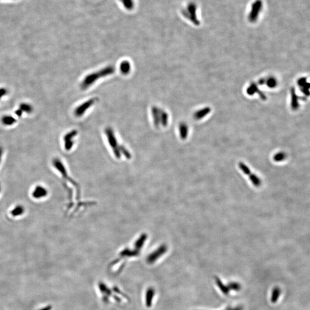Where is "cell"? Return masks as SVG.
Instances as JSON below:
<instances>
[{
    "instance_id": "1",
    "label": "cell",
    "mask_w": 310,
    "mask_h": 310,
    "mask_svg": "<svg viewBox=\"0 0 310 310\" xmlns=\"http://www.w3.org/2000/svg\"><path fill=\"white\" fill-rule=\"evenodd\" d=\"M238 166H239V167L240 168V169L243 172V173H244L249 176V179L255 187H259L261 186V181L260 179L256 175L252 174V172L250 171V169L247 166H246L244 163H243L242 162H240L238 164Z\"/></svg>"
},
{
    "instance_id": "2",
    "label": "cell",
    "mask_w": 310,
    "mask_h": 310,
    "mask_svg": "<svg viewBox=\"0 0 310 310\" xmlns=\"http://www.w3.org/2000/svg\"><path fill=\"white\" fill-rule=\"evenodd\" d=\"M167 250V246L165 245H163L161 246L158 248L153 253L150 254L148 261L150 263L154 262L157 260L160 257H161L163 254H164Z\"/></svg>"
},
{
    "instance_id": "3",
    "label": "cell",
    "mask_w": 310,
    "mask_h": 310,
    "mask_svg": "<svg viewBox=\"0 0 310 310\" xmlns=\"http://www.w3.org/2000/svg\"><path fill=\"white\" fill-rule=\"evenodd\" d=\"M246 93L249 95H254L255 93H257L259 94V95L260 96L261 98L262 99V100H265L266 98H267V97L264 95V94L262 93V92H261V91H259V89L258 88V86L254 83H252L250 85V86L247 88Z\"/></svg>"
},
{
    "instance_id": "4",
    "label": "cell",
    "mask_w": 310,
    "mask_h": 310,
    "mask_svg": "<svg viewBox=\"0 0 310 310\" xmlns=\"http://www.w3.org/2000/svg\"><path fill=\"white\" fill-rule=\"evenodd\" d=\"M291 105L292 109L293 110H298L299 104V99L298 95L295 91V89L294 88H292L291 90Z\"/></svg>"
},
{
    "instance_id": "5",
    "label": "cell",
    "mask_w": 310,
    "mask_h": 310,
    "mask_svg": "<svg viewBox=\"0 0 310 310\" xmlns=\"http://www.w3.org/2000/svg\"><path fill=\"white\" fill-rule=\"evenodd\" d=\"M211 111V109L209 107H205L203 109H201L198 111H197L194 114V117L195 119H201L204 118Z\"/></svg>"
},
{
    "instance_id": "6",
    "label": "cell",
    "mask_w": 310,
    "mask_h": 310,
    "mask_svg": "<svg viewBox=\"0 0 310 310\" xmlns=\"http://www.w3.org/2000/svg\"><path fill=\"white\" fill-rule=\"evenodd\" d=\"M215 282L217 283L218 287H219V288L221 290V291H222L223 294L228 295L230 290L229 287H228V285L226 286V285H224L223 283L222 282V281L219 279L218 277H215Z\"/></svg>"
},
{
    "instance_id": "7",
    "label": "cell",
    "mask_w": 310,
    "mask_h": 310,
    "mask_svg": "<svg viewBox=\"0 0 310 310\" xmlns=\"http://www.w3.org/2000/svg\"><path fill=\"white\" fill-rule=\"evenodd\" d=\"M179 132L180 137L183 140H185L187 137L188 133V128L185 123H181L179 125Z\"/></svg>"
},
{
    "instance_id": "8",
    "label": "cell",
    "mask_w": 310,
    "mask_h": 310,
    "mask_svg": "<svg viewBox=\"0 0 310 310\" xmlns=\"http://www.w3.org/2000/svg\"><path fill=\"white\" fill-rule=\"evenodd\" d=\"M267 86L271 88H273L277 86V81L276 79L273 76H270L265 78V83Z\"/></svg>"
},
{
    "instance_id": "9",
    "label": "cell",
    "mask_w": 310,
    "mask_h": 310,
    "mask_svg": "<svg viewBox=\"0 0 310 310\" xmlns=\"http://www.w3.org/2000/svg\"><path fill=\"white\" fill-rule=\"evenodd\" d=\"M281 295V290L279 287H275L272 291V296H271V302L273 303L277 302L280 295Z\"/></svg>"
},
{
    "instance_id": "10",
    "label": "cell",
    "mask_w": 310,
    "mask_h": 310,
    "mask_svg": "<svg viewBox=\"0 0 310 310\" xmlns=\"http://www.w3.org/2000/svg\"><path fill=\"white\" fill-rule=\"evenodd\" d=\"M33 197L35 198H41L45 197L47 195V191L43 187H37L33 192Z\"/></svg>"
},
{
    "instance_id": "11",
    "label": "cell",
    "mask_w": 310,
    "mask_h": 310,
    "mask_svg": "<svg viewBox=\"0 0 310 310\" xmlns=\"http://www.w3.org/2000/svg\"><path fill=\"white\" fill-rule=\"evenodd\" d=\"M2 122L5 125H11L16 122V119L12 116H5L2 118Z\"/></svg>"
},
{
    "instance_id": "12",
    "label": "cell",
    "mask_w": 310,
    "mask_h": 310,
    "mask_svg": "<svg viewBox=\"0 0 310 310\" xmlns=\"http://www.w3.org/2000/svg\"><path fill=\"white\" fill-rule=\"evenodd\" d=\"M229 287L230 290H234L236 291H238L241 290V286L240 284L237 283V282H231L228 285Z\"/></svg>"
},
{
    "instance_id": "13",
    "label": "cell",
    "mask_w": 310,
    "mask_h": 310,
    "mask_svg": "<svg viewBox=\"0 0 310 310\" xmlns=\"http://www.w3.org/2000/svg\"><path fill=\"white\" fill-rule=\"evenodd\" d=\"M20 109L22 112H26V113H31L33 110V109L30 105L27 104H22L20 106Z\"/></svg>"
},
{
    "instance_id": "14",
    "label": "cell",
    "mask_w": 310,
    "mask_h": 310,
    "mask_svg": "<svg viewBox=\"0 0 310 310\" xmlns=\"http://www.w3.org/2000/svg\"><path fill=\"white\" fill-rule=\"evenodd\" d=\"M310 83L306 82L303 86L301 87L302 92L306 96L310 95Z\"/></svg>"
},
{
    "instance_id": "15",
    "label": "cell",
    "mask_w": 310,
    "mask_h": 310,
    "mask_svg": "<svg viewBox=\"0 0 310 310\" xmlns=\"http://www.w3.org/2000/svg\"><path fill=\"white\" fill-rule=\"evenodd\" d=\"M286 155L283 152H279L276 153V155L273 156V160L275 161L279 162V161H282L285 159Z\"/></svg>"
},
{
    "instance_id": "16",
    "label": "cell",
    "mask_w": 310,
    "mask_h": 310,
    "mask_svg": "<svg viewBox=\"0 0 310 310\" xmlns=\"http://www.w3.org/2000/svg\"><path fill=\"white\" fill-rule=\"evenodd\" d=\"M306 82H307V78L303 77V78H300L298 80L297 83H298V86H299L300 87H301L302 86H303Z\"/></svg>"
},
{
    "instance_id": "17",
    "label": "cell",
    "mask_w": 310,
    "mask_h": 310,
    "mask_svg": "<svg viewBox=\"0 0 310 310\" xmlns=\"http://www.w3.org/2000/svg\"><path fill=\"white\" fill-rule=\"evenodd\" d=\"M22 211H23L22 209H20V208H19V209H16L14 210H13V215H16V214L18 215L19 214H20L21 212Z\"/></svg>"
},
{
    "instance_id": "18",
    "label": "cell",
    "mask_w": 310,
    "mask_h": 310,
    "mask_svg": "<svg viewBox=\"0 0 310 310\" xmlns=\"http://www.w3.org/2000/svg\"><path fill=\"white\" fill-rule=\"evenodd\" d=\"M6 90L5 89H4V88H1V89H0V98H1L2 96L5 95L6 94Z\"/></svg>"
},
{
    "instance_id": "19",
    "label": "cell",
    "mask_w": 310,
    "mask_h": 310,
    "mask_svg": "<svg viewBox=\"0 0 310 310\" xmlns=\"http://www.w3.org/2000/svg\"><path fill=\"white\" fill-rule=\"evenodd\" d=\"M243 310V307H242V306H237V307H235V308H231V309H230V310Z\"/></svg>"
},
{
    "instance_id": "20",
    "label": "cell",
    "mask_w": 310,
    "mask_h": 310,
    "mask_svg": "<svg viewBox=\"0 0 310 310\" xmlns=\"http://www.w3.org/2000/svg\"><path fill=\"white\" fill-rule=\"evenodd\" d=\"M51 308H52L51 306L48 305V306H47V307H44L43 308H42V309H40V310H51Z\"/></svg>"
},
{
    "instance_id": "21",
    "label": "cell",
    "mask_w": 310,
    "mask_h": 310,
    "mask_svg": "<svg viewBox=\"0 0 310 310\" xmlns=\"http://www.w3.org/2000/svg\"><path fill=\"white\" fill-rule=\"evenodd\" d=\"M230 309H231V307H228V308H227L226 310H230Z\"/></svg>"
}]
</instances>
